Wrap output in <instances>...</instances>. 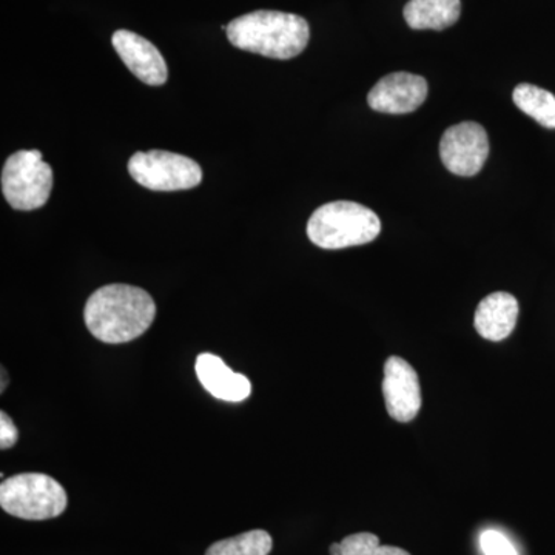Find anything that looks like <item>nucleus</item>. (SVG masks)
I'll use <instances>...</instances> for the list:
<instances>
[{
	"label": "nucleus",
	"mask_w": 555,
	"mask_h": 555,
	"mask_svg": "<svg viewBox=\"0 0 555 555\" xmlns=\"http://www.w3.org/2000/svg\"><path fill=\"white\" fill-rule=\"evenodd\" d=\"M440 156L444 167L459 177H474L483 169L489 156L488 133L480 124H456L444 131L440 141Z\"/></svg>",
	"instance_id": "obj_7"
},
{
	"label": "nucleus",
	"mask_w": 555,
	"mask_h": 555,
	"mask_svg": "<svg viewBox=\"0 0 555 555\" xmlns=\"http://www.w3.org/2000/svg\"><path fill=\"white\" fill-rule=\"evenodd\" d=\"M328 551H331V555H343L341 543H334Z\"/></svg>",
	"instance_id": "obj_19"
},
{
	"label": "nucleus",
	"mask_w": 555,
	"mask_h": 555,
	"mask_svg": "<svg viewBox=\"0 0 555 555\" xmlns=\"http://www.w3.org/2000/svg\"><path fill=\"white\" fill-rule=\"evenodd\" d=\"M273 542L269 532L262 529L221 540L208 547L206 555H269Z\"/></svg>",
	"instance_id": "obj_15"
},
{
	"label": "nucleus",
	"mask_w": 555,
	"mask_h": 555,
	"mask_svg": "<svg viewBox=\"0 0 555 555\" xmlns=\"http://www.w3.org/2000/svg\"><path fill=\"white\" fill-rule=\"evenodd\" d=\"M480 546L485 555H518L509 539L502 532L492 531V529L480 535Z\"/></svg>",
	"instance_id": "obj_17"
},
{
	"label": "nucleus",
	"mask_w": 555,
	"mask_h": 555,
	"mask_svg": "<svg viewBox=\"0 0 555 555\" xmlns=\"http://www.w3.org/2000/svg\"><path fill=\"white\" fill-rule=\"evenodd\" d=\"M195 369L201 385L218 400L240 403L250 396L251 385L246 375L236 374L217 356L201 353Z\"/></svg>",
	"instance_id": "obj_11"
},
{
	"label": "nucleus",
	"mask_w": 555,
	"mask_h": 555,
	"mask_svg": "<svg viewBox=\"0 0 555 555\" xmlns=\"http://www.w3.org/2000/svg\"><path fill=\"white\" fill-rule=\"evenodd\" d=\"M53 189V170L39 150H21L7 159L2 192L14 210L30 211L46 206Z\"/></svg>",
	"instance_id": "obj_5"
},
{
	"label": "nucleus",
	"mask_w": 555,
	"mask_h": 555,
	"mask_svg": "<svg viewBox=\"0 0 555 555\" xmlns=\"http://www.w3.org/2000/svg\"><path fill=\"white\" fill-rule=\"evenodd\" d=\"M67 503V492L60 481L46 474H20L0 485L2 509L24 520H49L61 516Z\"/></svg>",
	"instance_id": "obj_4"
},
{
	"label": "nucleus",
	"mask_w": 555,
	"mask_h": 555,
	"mask_svg": "<svg viewBox=\"0 0 555 555\" xmlns=\"http://www.w3.org/2000/svg\"><path fill=\"white\" fill-rule=\"evenodd\" d=\"M429 87L423 76L390 73L375 83L369 93V107L389 115H406L425 104Z\"/></svg>",
	"instance_id": "obj_9"
},
{
	"label": "nucleus",
	"mask_w": 555,
	"mask_h": 555,
	"mask_svg": "<svg viewBox=\"0 0 555 555\" xmlns=\"http://www.w3.org/2000/svg\"><path fill=\"white\" fill-rule=\"evenodd\" d=\"M129 171L139 185L153 192L195 189L203 181V169L196 160L163 150L134 153Z\"/></svg>",
	"instance_id": "obj_6"
},
{
	"label": "nucleus",
	"mask_w": 555,
	"mask_h": 555,
	"mask_svg": "<svg viewBox=\"0 0 555 555\" xmlns=\"http://www.w3.org/2000/svg\"><path fill=\"white\" fill-rule=\"evenodd\" d=\"M382 232L378 215L352 201H335L313 211L308 222L309 240L317 247L338 250L363 246Z\"/></svg>",
	"instance_id": "obj_3"
},
{
	"label": "nucleus",
	"mask_w": 555,
	"mask_h": 555,
	"mask_svg": "<svg viewBox=\"0 0 555 555\" xmlns=\"http://www.w3.org/2000/svg\"><path fill=\"white\" fill-rule=\"evenodd\" d=\"M343 555H411L396 546H382L379 539L371 532H358L341 542Z\"/></svg>",
	"instance_id": "obj_16"
},
{
	"label": "nucleus",
	"mask_w": 555,
	"mask_h": 555,
	"mask_svg": "<svg viewBox=\"0 0 555 555\" xmlns=\"http://www.w3.org/2000/svg\"><path fill=\"white\" fill-rule=\"evenodd\" d=\"M228 38L236 49L287 61L306 50L310 28L308 21L297 14L259 10L230 22Z\"/></svg>",
	"instance_id": "obj_2"
},
{
	"label": "nucleus",
	"mask_w": 555,
	"mask_h": 555,
	"mask_svg": "<svg viewBox=\"0 0 555 555\" xmlns=\"http://www.w3.org/2000/svg\"><path fill=\"white\" fill-rule=\"evenodd\" d=\"M518 318V301L507 292H495L481 299L474 317L477 334L489 341H502L513 334Z\"/></svg>",
	"instance_id": "obj_12"
},
{
	"label": "nucleus",
	"mask_w": 555,
	"mask_h": 555,
	"mask_svg": "<svg viewBox=\"0 0 555 555\" xmlns=\"http://www.w3.org/2000/svg\"><path fill=\"white\" fill-rule=\"evenodd\" d=\"M460 0H409L404 20L412 30H447L460 20Z\"/></svg>",
	"instance_id": "obj_13"
},
{
	"label": "nucleus",
	"mask_w": 555,
	"mask_h": 555,
	"mask_svg": "<svg viewBox=\"0 0 555 555\" xmlns=\"http://www.w3.org/2000/svg\"><path fill=\"white\" fill-rule=\"evenodd\" d=\"M17 438H20V430L14 426L13 420L5 412H2L0 414V448H13Z\"/></svg>",
	"instance_id": "obj_18"
},
{
	"label": "nucleus",
	"mask_w": 555,
	"mask_h": 555,
	"mask_svg": "<svg viewBox=\"0 0 555 555\" xmlns=\"http://www.w3.org/2000/svg\"><path fill=\"white\" fill-rule=\"evenodd\" d=\"M514 104L540 126L555 129V96L532 83H520L513 93Z\"/></svg>",
	"instance_id": "obj_14"
},
{
	"label": "nucleus",
	"mask_w": 555,
	"mask_h": 555,
	"mask_svg": "<svg viewBox=\"0 0 555 555\" xmlns=\"http://www.w3.org/2000/svg\"><path fill=\"white\" fill-rule=\"evenodd\" d=\"M156 305L144 288L109 284L98 288L87 301L83 320L94 338L122 345L141 337L152 326Z\"/></svg>",
	"instance_id": "obj_1"
},
{
	"label": "nucleus",
	"mask_w": 555,
	"mask_h": 555,
	"mask_svg": "<svg viewBox=\"0 0 555 555\" xmlns=\"http://www.w3.org/2000/svg\"><path fill=\"white\" fill-rule=\"evenodd\" d=\"M113 47L134 76L147 86H164L169 68L160 51L150 40L133 31L119 30L113 35Z\"/></svg>",
	"instance_id": "obj_10"
},
{
	"label": "nucleus",
	"mask_w": 555,
	"mask_h": 555,
	"mask_svg": "<svg viewBox=\"0 0 555 555\" xmlns=\"http://www.w3.org/2000/svg\"><path fill=\"white\" fill-rule=\"evenodd\" d=\"M383 396L387 414L397 422H412L418 415L422 408V387L415 369L403 358H387Z\"/></svg>",
	"instance_id": "obj_8"
},
{
	"label": "nucleus",
	"mask_w": 555,
	"mask_h": 555,
	"mask_svg": "<svg viewBox=\"0 0 555 555\" xmlns=\"http://www.w3.org/2000/svg\"><path fill=\"white\" fill-rule=\"evenodd\" d=\"M7 382H9V378H7ZM5 386H7V383H5V369H2V392H3V390H5Z\"/></svg>",
	"instance_id": "obj_20"
}]
</instances>
